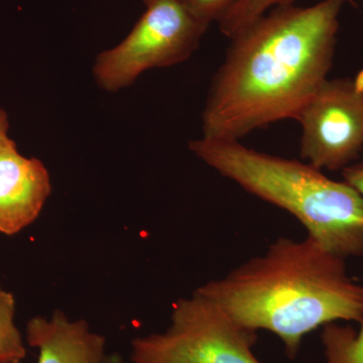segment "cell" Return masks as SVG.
Segmentation results:
<instances>
[{"instance_id":"3","label":"cell","mask_w":363,"mask_h":363,"mask_svg":"<svg viewBox=\"0 0 363 363\" xmlns=\"http://www.w3.org/2000/svg\"><path fill=\"white\" fill-rule=\"evenodd\" d=\"M198 159L250 194L293 215L308 235L346 259L363 255V197L309 162L272 156L240 140L202 138L189 143Z\"/></svg>"},{"instance_id":"2","label":"cell","mask_w":363,"mask_h":363,"mask_svg":"<svg viewBox=\"0 0 363 363\" xmlns=\"http://www.w3.org/2000/svg\"><path fill=\"white\" fill-rule=\"evenodd\" d=\"M344 260L311 236L281 238L264 255L197 290L240 326L278 336L294 358L319 327L362 321L363 286L348 277Z\"/></svg>"},{"instance_id":"11","label":"cell","mask_w":363,"mask_h":363,"mask_svg":"<svg viewBox=\"0 0 363 363\" xmlns=\"http://www.w3.org/2000/svg\"><path fill=\"white\" fill-rule=\"evenodd\" d=\"M296 1L297 0H238L219 21V28L230 39L274 7L295 4Z\"/></svg>"},{"instance_id":"6","label":"cell","mask_w":363,"mask_h":363,"mask_svg":"<svg viewBox=\"0 0 363 363\" xmlns=\"http://www.w3.org/2000/svg\"><path fill=\"white\" fill-rule=\"evenodd\" d=\"M301 157L319 169L342 171L363 150V69L327 79L296 119Z\"/></svg>"},{"instance_id":"16","label":"cell","mask_w":363,"mask_h":363,"mask_svg":"<svg viewBox=\"0 0 363 363\" xmlns=\"http://www.w3.org/2000/svg\"><path fill=\"white\" fill-rule=\"evenodd\" d=\"M143 4H145V6H147V4H150V2L152 1V0H143Z\"/></svg>"},{"instance_id":"7","label":"cell","mask_w":363,"mask_h":363,"mask_svg":"<svg viewBox=\"0 0 363 363\" xmlns=\"http://www.w3.org/2000/svg\"><path fill=\"white\" fill-rule=\"evenodd\" d=\"M51 192L42 161L23 157L13 140L0 147V233L16 235L33 223Z\"/></svg>"},{"instance_id":"9","label":"cell","mask_w":363,"mask_h":363,"mask_svg":"<svg viewBox=\"0 0 363 363\" xmlns=\"http://www.w3.org/2000/svg\"><path fill=\"white\" fill-rule=\"evenodd\" d=\"M360 328L336 323L325 325L321 340L325 363H363V317Z\"/></svg>"},{"instance_id":"12","label":"cell","mask_w":363,"mask_h":363,"mask_svg":"<svg viewBox=\"0 0 363 363\" xmlns=\"http://www.w3.org/2000/svg\"><path fill=\"white\" fill-rule=\"evenodd\" d=\"M196 20L209 28L221 18L238 0H180Z\"/></svg>"},{"instance_id":"10","label":"cell","mask_w":363,"mask_h":363,"mask_svg":"<svg viewBox=\"0 0 363 363\" xmlns=\"http://www.w3.org/2000/svg\"><path fill=\"white\" fill-rule=\"evenodd\" d=\"M16 298L0 286V363H21L26 350L16 324Z\"/></svg>"},{"instance_id":"17","label":"cell","mask_w":363,"mask_h":363,"mask_svg":"<svg viewBox=\"0 0 363 363\" xmlns=\"http://www.w3.org/2000/svg\"><path fill=\"white\" fill-rule=\"evenodd\" d=\"M360 2H362V6H363V0H359Z\"/></svg>"},{"instance_id":"14","label":"cell","mask_w":363,"mask_h":363,"mask_svg":"<svg viewBox=\"0 0 363 363\" xmlns=\"http://www.w3.org/2000/svg\"><path fill=\"white\" fill-rule=\"evenodd\" d=\"M9 121L6 111L0 108V147L9 143L11 138L9 136Z\"/></svg>"},{"instance_id":"15","label":"cell","mask_w":363,"mask_h":363,"mask_svg":"<svg viewBox=\"0 0 363 363\" xmlns=\"http://www.w3.org/2000/svg\"><path fill=\"white\" fill-rule=\"evenodd\" d=\"M105 363H124L123 358L121 355L113 353V354L107 355Z\"/></svg>"},{"instance_id":"5","label":"cell","mask_w":363,"mask_h":363,"mask_svg":"<svg viewBox=\"0 0 363 363\" xmlns=\"http://www.w3.org/2000/svg\"><path fill=\"white\" fill-rule=\"evenodd\" d=\"M208 28L180 0H152L123 40L98 55L92 68L95 82L106 92H118L150 69L183 63Z\"/></svg>"},{"instance_id":"13","label":"cell","mask_w":363,"mask_h":363,"mask_svg":"<svg viewBox=\"0 0 363 363\" xmlns=\"http://www.w3.org/2000/svg\"><path fill=\"white\" fill-rule=\"evenodd\" d=\"M344 182L354 188L363 197V160L342 169Z\"/></svg>"},{"instance_id":"8","label":"cell","mask_w":363,"mask_h":363,"mask_svg":"<svg viewBox=\"0 0 363 363\" xmlns=\"http://www.w3.org/2000/svg\"><path fill=\"white\" fill-rule=\"evenodd\" d=\"M26 341L39 351L38 363H105L106 339L91 330L85 320L71 321L56 310L50 319L33 317L26 324Z\"/></svg>"},{"instance_id":"1","label":"cell","mask_w":363,"mask_h":363,"mask_svg":"<svg viewBox=\"0 0 363 363\" xmlns=\"http://www.w3.org/2000/svg\"><path fill=\"white\" fill-rule=\"evenodd\" d=\"M348 1L274 7L230 38L203 109V138L240 140L297 119L328 79Z\"/></svg>"},{"instance_id":"4","label":"cell","mask_w":363,"mask_h":363,"mask_svg":"<svg viewBox=\"0 0 363 363\" xmlns=\"http://www.w3.org/2000/svg\"><path fill=\"white\" fill-rule=\"evenodd\" d=\"M257 332L234 322L211 298L196 290L173 306L162 333L131 341L133 363H262L253 354Z\"/></svg>"}]
</instances>
